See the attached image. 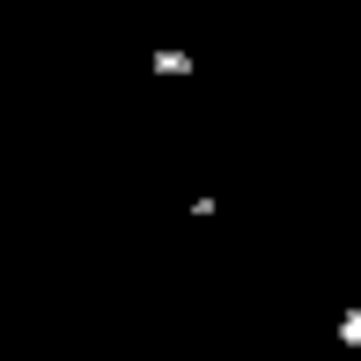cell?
<instances>
[{"mask_svg": "<svg viewBox=\"0 0 361 361\" xmlns=\"http://www.w3.org/2000/svg\"><path fill=\"white\" fill-rule=\"evenodd\" d=\"M147 67H155L162 81H177V74H185V81H192V52H155V59H147Z\"/></svg>", "mask_w": 361, "mask_h": 361, "instance_id": "cell-1", "label": "cell"}, {"mask_svg": "<svg viewBox=\"0 0 361 361\" xmlns=\"http://www.w3.org/2000/svg\"><path fill=\"white\" fill-rule=\"evenodd\" d=\"M332 332H339V347H361V310H339Z\"/></svg>", "mask_w": 361, "mask_h": 361, "instance_id": "cell-2", "label": "cell"}]
</instances>
